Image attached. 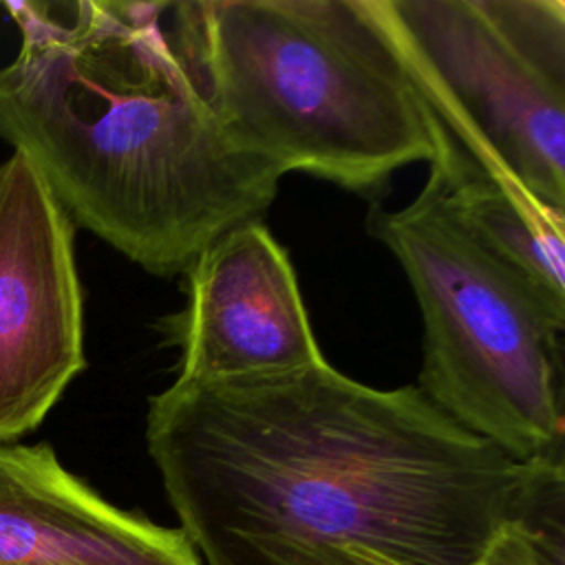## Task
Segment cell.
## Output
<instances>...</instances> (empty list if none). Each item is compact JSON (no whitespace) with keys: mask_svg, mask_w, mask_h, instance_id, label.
Segmentation results:
<instances>
[{"mask_svg":"<svg viewBox=\"0 0 565 565\" xmlns=\"http://www.w3.org/2000/svg\"><path fill=\"white\" fill-rule=\"evenodd\" d=\"M146 446L192 545L287 539L470 565L510 523L563 525L565 463L519 461L417 386L375 388L327 360L174 380L148 399Z\"/></svg>","mask_w":565,"mask_h":565,"instance_id":"cell-1","label":"cell"},{"mask_svg":"<svg viewBox=\"0 0 565 565\" xmlns=\"http://www.w3.org/2000/svg\"><path fill=\"white\" fill-rule=\"evenodd\" d=\"M0 139L82 227L154 276L263 218L280 172L243 152L183 57L170 2H2Z\"/></svg>","mask_w":565,"mask_h":565,"instance_id":"cell-2","label":"cell"},{"mask_svg":"<svg viewBox=\"0 0 565 565\" xmlns=\"http://www.w3.org/2000/svg\"><path fill=\"white\" fill-rule=\"evenodd\" d=\"M170 26L232 141L280 174L373 194L439 152L444 126L373 0L170 2Z\"/></svg>","mask_w":565,"mask_h":565,"instance_id":"cell-3","label":"cell"},{"mask_svg":"<svg viewBox=\"0 0 565 565\" xmlns=\"http://www.w3.org/2000/svg\"><path fill=\"white\" fill-rule=\"evenodd\" d=\"M369 232L397 258L419 307L417 388L505 455L565 463V318L481 247L430 172L404 207H373Z\"/></svg>","mask_w":565,"mask_h":565,"instance_id":"cell-4","label":"cell"},{"mask_svg":"<svg viewBox=\"0 0 565 565\" xmlns=\"http://www.w3.org/2000/svg\"><path fill=\"white\" fill-rule=\"evenodd\" d=\"M373 2L448 137L565 210V2Z\"/></svg>","mask_w":565,"mask_h":565,"instance_id":"cell-5","label":"cell"},{"mask_svg":"<svg viewBox=\"0 0 565 565\" xmlns=\"http://www.w3.org/2000/svg\"><path fill=\"white\" fill-rule=\"evenodd\" d=\"M84 369L75 225L11 152L0 163V444L33 433Z\"/></svg>","mask_w":565,"mask_h":565,"instance_id":"cell-6","label":"cell"},{"mask_svg":"<svg viewBox=\"0 0 565 565\" xmlns=\"http://www.w3.org/2000/svg\"><path fill=\"white\" fill-rule=\"evenodd\" d=\"M185 307L168 320L179 382L269 375L322 362L285 247L263 218L214 238L183 271Z\"/></svg>","mask_w":565,"mask_h":565,"instance_id":"cell-7","label":"cell"},{"mask_svg":"<svg viewBox=\"0 0 565 565\" xmlns=\"http://www.w3.org/2000/svg\"><path fill=\"white\" fill-rule=\"evenodd\" d=\"M0 565H203L181 527L104 499L46 441L0 444Z\"/></svg>","mask_w":565,"mask_h":565,"instance_id":"cell-8","label":"cell"},{"mask_svg":"<svg viewBox=\"0 0 565 565\" xmlns=\"http://www.w3.org/2000/svg\"><path fill=\"white\" fill-rule=\"evenodd\" d=\"M428 168L481 247L552 313L565 318V210L550 207L514 179L481 168L446 130Z\"/></svg>","mask_w":565,"mask_h":565,"instance_id":"cell-9","label":"cell"},{"mask_svg":"<svg viewBox=\"0 0 565 565\" xmlns=\"http://www.w3.org/2000/svg\"><path fill=\"white\" fill-rule=\"evenodd\" d=\"M203 565H404L358 545L214 536L192 545ZM470 565H563V525H505Z\"/></svg>","mask_w":565,"mask_h":565,"instance_id":"cell-10","label":"cell"}]
</instances>
